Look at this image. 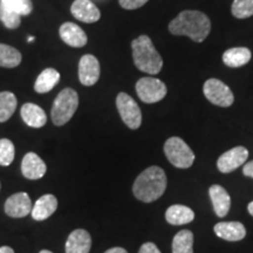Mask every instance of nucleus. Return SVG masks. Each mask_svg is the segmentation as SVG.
I'll use <instances>...</instances> for the list:
<instances>
[{"label":"nucleus","mask_w":253,"mask_h":253,"mask_svg":"<svg viewBox=\"0 0 253 253\" xmlns=\"http://www.w3.org/2000/svg\"><path fill=\"white\" fill-rule=\"evenodd\" d=\"M169 32L173 36H185L195 42H202L211 32V21L207 14L186 9L169 24Z\"/></svg>","instance_id":"f257e3e1"},{"label":"nucleus","mask_w":253,"mask_h":253,"mask_svg":"<svg viewBox=\"0 0 253 253\" xmlns=\"http://www.w3.org/2000/svg\"><path fill=\"white\" fill-rule=\"evenodd\" d=\"M168 184L167 175L162 168L153 166L142 171L132 185V192L138 201L151 203L162 197Z\"/></svg>","instance_id":"f03ea898"},{"label":"nucleus","mask_w":253,"mask_h":253,"mask_svg":"<svg viewBox=\"0 0 253 253\" xmlns=\"http://www.w3.org/2000/svg\"><path fill=\"white\" fill-rule=\"evenodd\" d=\"M132 60L136 68L147 74H158L162 71L163 59L148 36H140L131 41Z\"/></svg>","instance_id":"7ed1b4c3"},{"label":"nucleus","mask_w":253,"mask_h":253,"mask_svg":"<svg viewBox=\"0 0 253 253\" xmlns=\"http://www.w3.org/2000/svg\"><path fill=\"white\" fill-rule=\"evenodd\" d=\"M79 107V95L72 88H65L60 91L53 102L52 121L55 126H61L71 121Z\"/></svg>","instance_id":"20e7f679"},{"label":"nucleus","mask_w":253,"mask_h":253,"mask_svg":"<svg viewBox=\"0 0 253 253\" xmlns=\"http://www.w3.org/2000/svg\"><path fill=\"white\" fill-rule=\"evenodd\" d=\"M164 154L173 167L188 169L195 162V154L181 137L168 138L164 143Z\"/></svg>","instance_id":"39448f33"},{"label":"nucleus","mask_w":253,"mask_h":253,"mask_svg":"<svg viewBox=\"0 0 253 253\" xmlns=\"http://www.w3.org/2000/svg\"><path fill=\"white\" fill-rule=\"evenodd\" d=\"M116 108L119 110L120 116L125 125L130 128L131 130H136L142 125V113L138 104L135 102L130 95L126 93H119L116 97Z\"/></svg>","instance_id":"423d86ee"},{"label":"nucleus","mask_w":253,"mask_h":253,"mask_svg":"<svg viewBox=\"0 0 253 253\" xmlns=\"http://www.w3.org/2000/svg\"><path fill=\"white\" fill-rule=\"evenodd\" d=\"M136 93L144 103H156L166 97L167 86L163 81L155 78H142L136 82Z\"/></svg>","instance_id":"0eeeda50"},{"label":"nucleus","mask_w":253,"mask_h":253,"mask_svg":"<svg viewBox=\"0 0 253 253\" xmlns=\"http://www.w3.org/2000/svg\"><path fill=\"white\" fill-rule=\"evenodd\" d=\"M203 93L205 97L212 104L219 107H230L235 102L232 90L227 84L218 79H209L205 81L203 87Z\"/></svg>","instance_id":"6e6552de"},{"label":"nucleus","mask_w":253,"mask_h":253,"mask_svg":"<svg viewBox=\"0 0 253 253\" xmlns=\"http://www.w3.org/2000/svg\"><path fill=\"white\" fill-rule=\"evenodd\" d=\"M249 151L244 147H235L227 150L217 161V168L220 172L229 173L235 171L246 162Z\"/></svg>","instance_id":"1a4fd4ad"},{"label":"nucleus","mask_w":253,"mask_h":253,"mask_svg":"<svg viewBox=\"0 0 253 253\" xmlns=\"http://www.w3.org/2000/svg\"><path fill=\"white\" fill-rule=\"evenodd\" d=\"M99 60L91 54H84L79 62V80L84 86H94L100 79Z\"/></svg>","instance_id":"9d476101"},{"label":"nucleus","mask_w":253,"mask_h":253,"mask_svg":"<svg viewBox=\"0 0 253 253\" xmlns=\"http://www.w3.org/2000/svg\"><path fill=\"white\" fill-rule=\"evenodd\" d=\"M5 213L11 218H24L32 212L31 198L26 192H18L6 199Z\"/></svg>","instance_id":"9b49d317"},{"label":"nucleus","mask_w":253,"mask_h":253,"mask_svg":"<svg viewBox=\"0 0 253 253\" xmlns=\"http://www.w3.org/2000/svg\"><path fill=\"white\" fill-rule=\"evenodd\" d=\"M71 12L77 20L86 24H93L100 20L101 12L91 0H75L72 4Z\"/></svg>","instance_id":"f8f14e48"},{"label":"nucleus","mask_w":253,"mask_h":253,"mask_svg":"<svg viewBox=\"0 0 253 253\" xmlns=\"http://www.w3.org/2000/svg\"><path fill=\"white\" fill-rule=\"evenodd\" d=\"M60 38L66 45L80 48L87 45V34L80 26L74 23H65L59 28Z\"/></svg>","instance_id":"ddd939ff"},{"label":"nucleus","mask_w":253,"mask_h":253,"mask_svg":"<svg viewBox=\"0 0 253 253\" xmlns=\"http://www.w3.org/2000/svg\"><path fill=\"white\" fill-rule=\"evenodd\" d=\"M47 171L46 163L36 153H27L21 162V172L27 179H40Z\"/></svg>","instance_id":"4468645a"},{"label":"nucleus","mask_w":253,"mask_h":253,"mask_svg":"<svg viewBox=\"0 0 253 253\" xmlns=\"http://www.w3.org/2000/svg\"><path fill=\"white\" fill-rule=\"evenodd\" d=\"M214 233L227 242H239L246 236V229L240 221H220L213 227Z\"/></svg>","instance_id":"2eb2a0df"},{"label":"nucleus","mask_w":253,"mask_h":253,"mask_svg":"<svg viewBox=\"0 0 253 253\" xmlns=\"http://www.w3.org/2000/svg\"><path fill=\"white\" fill-rule=\"evenodd\" d=\"M66 253H89L91 249V237L84 229L74 230L66 242Z\"/></svg>","instance_id":"dca6fc26"},{"label":"nucleus","mask_w":253,"mask_h":253,"mask_svg":"<svg viewBox=\"0 0 253 253\" xmlns=\"http://www.w3.org/2000/svg\"><path fill=\"white\" fill-rule=\"evenodd\" d=\"M56 209H58V199L55 196L50 194L43 195L33 205L31 212L32 218L38 221L46 220L55 212Z\"/></svg>","instance_id":"f3484780"},{"label":"nucleus","mask_w":253,"mask_h":253,"mask_svg":"<svg viewBox=\"0 0 253 253\" xmlns=\"http://www.w3.org/2000/svg\"><path fill=\"white\" fill-rule=\"evenodd\" d=\"M209 195L212 202L213 210L218 217H225L231 208V197L223 186L214 184L209 189Z\"/></svg>","instance_id":"a211bd4d"},{"label":"nucleus","mask_w":253,"mask_h":253,"mask_svg":"<svg viewBox=\"0 0 253 253\" xmlns=\"http://www.w3.org/2000/svg\"><path fill=\"white\" fill-rule=\"evenodd\" d=\"M23 121L32 128H42L47 122V115L41 107L36 103H25L20 109Z\"/></svg>","instance_id":"6ab92c4d"},{"label":"nucleus","mask_w":253,"mask_h":253,"mask_svg":"<svg viewBox=\"0 0 253 253\" xmlns=\"http://www.w3.org/2000/svg\"><path fill=\"white\" fill-rule=\"evenodd\" d=\"M166 219L171 225H184L191 223L195 219V212L185 205H171L168 208Z\"/></svg>","instance_id":"aec40b11"},{"label":"nucleus","mask_w":253,"mask_h":253,"mask_svg":"<svg viewBox=\"0 0 253 253\" xmlns=\"http://www.w3.org/2000/svg\"><path fill=\"white\" fill-rule=\"evenodd\" d=\"M252 58L251 50L246 47H235L224 52L223 62L227 67L238 68L245 66Z\"/></svg>","instance_id":"412c9836"},{"label":"nucleus","mask_w":253,"mask_h":253,"mask_svg":"<svg viewBox=\"0 0 253 253\" xmlns=\"http://www.w3.org/2000/svg\"><path fill=\"white\" fill-rule=\"evenodd\" d=\"M60 81V73L54 68H46L40 73L34 84V90L39 94L48 93Z\"/></svg>","instance_id":"4be33fe9"},{"label":"nucleus","mask_w":253,"mask_h":253,"mask_svg":"<svg viewBox=\"0 0 253 253\" xmlns=\"http://www.w3.org/2000/svg\"><path fill=\"white\" fill-rule=\"evenodd\" d=\"M172 253H194V235L191 231H179L172 239Z\"/></svg>","instance_id":"5701e85b"},{"label":"nucleus","mask_w":253,"mask_h":253,"mask_svg":"<svg viewBox=\"0 0 253 253\" xmlns=\"http://www.w3.org/2000/svg\"><path fill=\"white\" fill-rule=\"evenodd\" d=\"M17 97L11 91L0 93V123L8 121L17 109Z\"/></svg>","instance_id":"b1692460"},{"label":"nucleus","mask_w":253,"mask_h":253,"mask_svg":"<svg viewBox=\"0 0 253 253\" xmlns=\"http://www.w3.org/2000/svg\"><path fill=\"white\" fill-rule=\"evenodd\" d=\"M21 53L14 47L0 43V67L15 68L21 63Z\"/></svg>","instance_id":"393cba45"},{"label":"nucleus","mask_w":253,"mask_h":253,"mask_svg":"<svg viewBox=\"0 0 253 253\" xmlns=\"http://www.w3.org/2000/svg\"><path fill=\"white\" fill-rule=\"evenodd\" d=\"M231 13L237 19H246L253 15V0H233Z\"/></svg>","instance_id":"a878e982"},{"label":"nucleus","mask_w":253,"mask_h":253,"mask_svg":"<svg viewBox=\"0 0 253 253\" xmlns=\"http://www.w3.org/2000/svg\"><path fill=\"white\" fill-rule=\"evenodd\" d=\"M15 148L13 142L8 138L0 140V166L8 167L14 161Z\"/></svg>","instance_id":"bb28decb"},{"label":"nucleus","mask_w":253,"mask_h":253,"mask_svg":"<svg viewBox=\"0 0 253 253\" xmlns=\"http://www.w3.org/2000/svg\"><path fill=\"white\" fill-rule=\"evenodd\" d=\"M0 20L5 25L6 28H17L21 24V15H19L17 12L9 9L7 6H5L2 2H0Z\"/></svg>","instance_id":"cd10ccee"},{"label":"nucleus","mask_w":253,"mask_h":253,"mask_svg":"<svg viewBox=\"0 0 253 253\" xmlns=\"http://www.w3.org/2000/svg\"><path fill=\"white\" fill-rule=\"evenodd\" d=\"M9 9L17 12L19 15H28L33 11V4L31 0H0Z\"/></svg>","instance_id":"c85d7f7f"},{"label":"nucleus","mask_w":253,"mask_h":253,"mask_svg":"<svg viewBox=\"0 0 253 253\" xmlns=\"http://www.w3.org/2000/svg\"><path fill=\"white\" fill-rule=\"evenodd\" d=\"M149 0H119V4L125 9H137L147 4Z\"/></svg>","instance_id":"c756f323"},{"label":"nucleus","mask_w":253,"mask_h":253,"mask_svg":"<svg viewBox=\"0 0 253 253\" xmlns=\"http://www.w3.org/2000/svg\"><path fill=\"white\" fill-rule=\"evenodd\" d=\"M138 253H161V251L154 243H144Z\"/></svg>","instance_id":"7c9ffc66"},{"label":"nucleus","mask_w":253,"mask_h":253,"mask_svg":"<svg viewBox=\"0 0 253 253\" xmlns=\"http://www.w3.org/2000/svg\"><path fill=\"white\" fill-rule=\"evenodd\" d=\"M243 173H244V176L246 177H251V178H253V161L245 164L244 168H243Z\"/></svg>","instance_id":"2f4dec72"},{"label":"nucleus","mask_w":253,"mask_h":253,"mask_svg":"<svg viewBox=\"0 0 253 253\" xmlns=\"http://www.w3.org/2000/svg\"><path fill=\"white\" fill-rule=\"evenodd\" d=\"M104 253H128V252H126V250H125L123 248H112L107 250Z\"/></svg>","instance_id":"473e14b6"},{"label":"nucleus","mask_w":253,"mask_h":253,"mask_svg":"<svg viewBox=\"0 0 253 253\" xmlns=\"http://www.w3.org/2000/svg\"><path fill=\"white\" fill-rule=\"evenodd\" d=\"M0 253H14V250L9 246H1L0 248Z\"/></svg>","instance_id":"72a5a7b5"},{"label":"nucleus","mask_w":253,"mask_h":253,"mask_svg":"<svg viewBox=\"0 0 253 253\" xmlns=\"http://www.w3.org/2000/svg\"><path fill=\"white\" fill-rule=\"evenodd\" d=\"M248 211H249V213L251 214V216H253V201L248 205Z\"/></svg>","instance_id":"f704fd0d"},{"label":"nucleus","mask_w":253,"mask_h":253,"mask_svg":"<svg viewBox=\"0 0 253 253\" xmlns=\"http://www.w3.org/2000/svg\"><path fill=\"white\" fill-rule=\"evenodd\" d=\"M39 253H53V252L48 251V250H41V251H40Z\"/></svg>","instance_id":"c9c22d12"},{"label":"nucleus","mask_w":253,"mask_h":253,"mask_svg":"<svg viewBox=\"0 0 253 253\" xmlns=\"http://www.w3.org/2000/svg\"><path fill=\"white\" fill-rule=\"evenodd\" d=\"M34 40V38L33 37H30V38H28V41H30V42H32V41H33Z\"/></svg>","instance_id":"e433bc0d"},{"label":"nucleus","mask_w":253,"mask_h":253,"mask_svg":"<svg viewBox=\"0 0 253 253\" xmlns=\"http://www.w3.org/2000/svg\"><path fill=\"white\" fill-rule=\"evenodd\" d=\"M0 188H1V184H0Z\"/></svg>","instance_id":"4c0bfd02"}]
</instances>
